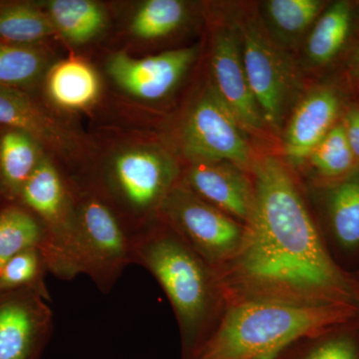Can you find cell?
Listing matches in <instances>:
<instances>
[{
    "instance_id": "obj_8",
    "label": "cell",
    "mask_w": 359,
    "mask_h": 359,
    "mask_svg": "<svg viewBox=\"0 0 359 359\" xmlns=\"http://www.w3.org/2000/svg\"><path fill=\"white\" fill-rule=\"evenodd\" d=\"M159 219L217 271L238 256L247 238V224L201 199L181 180L163 203Z\"/></svg>"
},
{
    "instance_id": "obj_3",
    "label": "cell",
    "mask_w": 359,
    "mask_h": 359,
    "mask_svg": "<svg viewBox=\"0 0 359 359\" xmlns=\"http://www.w3.org/2000/svg\"><path fill=\"white\" fill-rule=\"evenodd\" d=\"M99 150L93 145L80 175L133 235L159 219L163 203L182 176L178 159L164 146L125 135Z\"/></svg>"
},
{
    "instance_id": "obj_9",
    "label": "cell",
    "mask_w": 359,
    "mask_h": 359,
    "mask_svg": "<svg viewBox=\"0 0 359 359\" xmlns=\"http://www.w3.org/2000/svg\"><path fill=\"white\" fill-rule=\"evenodd\" d=\"M179 146L188 163L226 161L250 171L254 161L245 130L212 84L187 113Z\"/></svg>"
},
{
    "instance_id": "obj_20",
    "label": "cell",
    "mask_w": 359,
    "mask_h": 359,
    "mask_svg": "<svg viewBox=\"0 0 359 359\" xmlns=\"http://www.w3.org/2000/svg\"><path fill=\"white\" fill-rule=\"evenodd\" d=\"M48 155L32 135L8 128L0 136V194L18 200L26 182Z\"/></svg>"
},
{
    "instance_id": "obj_26",
    "label": "cell",
    "mask_w": 359,
    "mask_h": 359,
    "mask_svg": "<svg viewBox=\"0 0 359 359\" xmlns=\"http://www.w3.org/2000/svg\"><path fill=\"white\" fill-rule=\"evenodd\" d=\"M41 45L0 44V86L18 88L45 76L54 61Z\"/></svg>"
},
{
    "instance_id": "obj_18",
    "label": "cell",
    "mask_w": 359,
    "mask_h": 359,
    "mask_svg": "<svg viewBox=\"0 0 359 359\" xmlns=\"http://www.w3.org/2000/svg\"><path fill=\"white\" fill-rule=\"evenodd\" d=\"M353 23L351 2L339 0L327 4L306 35V63L321 68L334 62L351 39Z\"/></svg>"
},
{
    "instance_id": "obj_10",
    "label": "cell",
    "mask_w": 359,
    "mask_h": 359,
    "mask_svg": "<svg viewBox=\"0 0 359 359\" xmlns=\"http://www.w3.org/2000/svg\"><path fill=\"white\" fill-rule=\"evenodd\" d=\"M0 124L32 135L71 176L88 165L92 142L20 89L0 86Z\"/></svg>"
},
{
    "instance_id": "obj_12",
    "label": "cell",
    "mask_w": 359,
    "mask_h": 359,
    "mask_svg": "<svg viewBox=\"0 0 359 359\" xmlns=\"http://www.w3.org/2000/svg\"><path fill=\"white\" fill-rule=\"evenodd\" d=\"M212 86L245 132L256 133L266 123L252 95L243 62L240 34L235 21L217 25L210 54Z\"/></svg>"
},
{
    "instance_id": "obj_22",
    "label": "cell",
    "mask_w": 359,
    "mask_h": 359,
    "mask_svg": "<svg viewBox=\"0 0 359 359\" xmlns=\"http://www.w3.org/2000/svg\"><path fill=\"white\" fill-rule=\"evenodd\" d=\"M189 15L190 6L183 0H146L132 13L128 32L139 41L166 39L183 27Z\"/></svg>"
},
{
    "instance_id": "obj_1",
    "label": "cell",
    "mask_w": 359,
    "mask_h": 359,
    "mask_svg": "<svg viewBox=\"0 0 359 359\" xmlns=\"http://www.w3.org/2000/svg\"><path fill=\"white\" fill-rule=\"evenodd\" d=\"M255 202L244 247L219 269L226 302L266 299L359 311V283L337 264L287 165L252 161Z\"/></svg>"
},
{
    "instance_id": "obj_23",
    "label": "cell",
    "mask_w": 359,
    "mask_h": 359,
    "mask_svg": "<svg viewBox=\"0 0 359 359\" xmlns=\"http://www.w3.org/2000/svg\"><path fill=\"white\" fill-rule=\"evenodd\" d=\"M275 359H359V318L299 340Z\"/></svg>"
},
{
    "instance_id": "obj_24",
    "label": "cell",
    "mask_w": 359,
    "mask_h": 359,
    "mask_svg": "<svg viewBox=\"0 0 359 359\" xmlns=\"http://www.w3.org/2000/svg\"><path fill=\"white\" fill-rule=\"evenodd\" d=\"M43 226L22 204L0 210V268L16 255L30 249L42 250Z\"/></svg>"
},
{
    "instance_id": "obj_29",
    "label": "cell",
    "mask_w": 359,
    "mask_h": 359,
    "mask_svg": "<svg viewBox=\"0 0 359 359\" xmlns=\"http://www.w3.org/2000/svg\"><path fill=\"white\" fill-rule=\"evenodd\" d=\"M347 142L359 166V103H348L341 117Z\"/></svg>"
},
{
    "instance_id": "obj_6",
    "label": "cell",
    "mask_w": 359,
    "mask_h": 359,
    "mask_svg": "<svg viewBox=\"0 0 359 359\" xmlns=\"http://www.w3.org/2000/svg\"><path fill=\"white\" fill-rule=\"evenodd\" d=\"M233 21L248 82L266 126L282 132L299 99L301 81L294 61L269 37L259 14L237 16Z\"/></svg>"
},
{
    "instance_id": "obj_2",
    "label": "cell",
    "mask_w": 359,
    "mask_h": 359,
    "mask_svg": "<svg viewBox=\"0 0 359 359\" xmlns=\"http://www.w3.org/2000/svg\"><path fill=\"white\" fill-rule=\"evenodd\" d=\"M133 245L134 264L154 276L173 308L182 359H192L226 306L218 273L160 219L136 233Z\"/></svg>"
},
{
    "instance_id": "obj_4",
    "label": "cell",
    "mask_w": 359,
    "mask_h": 359,
    "mask_svg": "<svg viewBox=\"0 0 359 359\" xmlns=\"http://www.w3.org/2000/svg\"><path fill=\"white\" fill-rule=\"evenodd\" d=\"M359 318L344 306H302L249 299L226 302L221 318L192 359H275L285 348Z\"/></svg>"
},
{
    "instance_id": "obj_28",
    "label": "cell",
    "mask_w": 359,
    "mask_h": 359,
    "mask_svg": "<svg viewBox=\"0 0 359 359\" xmlns=\"http://www.w3.org/2000/svg\"><path fill=\"white\" fill-rule=\"evenodd\" d=\"M48 271L41 250H25L0 268V292L32 289L49 301L50 297L44 283L45 273Z\"/></svg>"
},
{
    "instance_id": "obj_21",
    "label": "cell",
    "mask_w": 359,
    "mask_h": 359,
    "mask_svg": "<svg viewBox=\"0 0 359 359\" xmlns=\"http://www.w3.org/2000/svg\"><path fill=\"white\" fill-rule=\"evenodd\" d=\"M327 6L323 0H268L259 16L269 37L287 50L309 34Z\"/></svg>"
},
{
    "instance_id": "obj_5",
    "label": "cell",
    "mask_w": 359,
    "mask_h": 359,
    "mask_svg": "<svg viewBox=\"0 0 359 359\" xmlns=\"http://www.w3.org/2000/svg\"><path fill=\"white\" fill-rule=\"evenodd\" d=\"M18 200L43 226L41 252L49 271L65 280L83 273L76 203L69 175L46 155L26 182Z\"/></svg>"
},
{
    "instance_id": "obj_11",
    "label": "cell",
    "mask_w": 359,
    "mask_h": 359,
    "mask_svg": "<svg viewBox=\"0 0 359 359\" xmlns=\"http://www.w3.org/2000/svg\"><path fill=\"white\" fill-rule=\"evenodd\" d=\"M199 53L198 45L142 58L119 50L108 56L105 71L126 95L142 102H157L169 96L183 81Z\"/></svg>"
},
{
    "instance_id": "obj_15",
    "label": "cell",
    "mask_w": 359,
    "mask_h": 359,
    "mask_svg": "<svg viewBox=\"0 0 359 359\" xmlns=\"http://www.w3.org/2000/svg\"><path fill=\"white\" fill-rule=\"evenodd\" d=\"M181 182L229 216L247 224L255 202L252 176L245 169L226 161L188 163Z\"/></svg>"
},
{
    "instance_id": "obj_7",
    "label": "cell",
    "mask_w": 359,
    "mask_h": 359,
    "mask_svg": "<svg viewBox=\"0 0 359 359\" xmlns=\"http://www.w3.org/2000/svg\"><path fill=\"white\" fill-rule=\"evenodd\" d=\"M70 179L76 203L83 275L88 276L101 292L108 294L124 269L134 264V235L83 179Z\"/></svg>"
},
{
    "instance_id": "obj_19",
    "label": "cell",
    "mask_w": 359,
    "mask_h": 359,
    "mask_svg": "<svg viewBox=\"0 0 359 359\" xmlns=\"http://www.w3.org/2000/svg\"><path fill=\"white\" fill-rule=\"evenodd\" d=\"M57 36L72 46H83L98 39L109 23V13L94 0H49L41 4Z\"/></svg>"
},
{
    "instance_id": "obj_25",
    "label": "cell",
    "mask_w": 359,
    "mask_h": 359,
    "mask_svg": "<svg viewBox=\"0 0 359 359\" xmlns=\"http://www.w3.org/2000/svg\"><path fill=\"white\" fill-rule=\"evenodd\" d=\"M57 37L41 6L14 4L0 7V39L6 43L39 45Z\"/></svg>"
},
{
    "instance_id": "obj_17",
    "label": "cell",
    "mask_w": 359,
    "mask_h": 359,
    "mask_svg": "<svg viewBox=\"0 0 359 359\" xmlns=\"http://www.w3.org/2000/svg\"><path fill=\"white\" fill-rule=\"evenodd\" d=\"M44 88L53 107L65 112H81L98 102L102 82L88 61L70 56L52 63L44 76Z\"/></svg>"
},
{
    "instance_id": "obj_30",
    "label": "cell",
    "mask_w": 359,
    "mask_h": 359,
    "mask_svg": "<svg viewBox=\"0 0 359 359\" xmlns=\"http://www.w3.org/2000/svg\"><path fill=\"white\" fill-rule=\"evenodd\" d=\"M347 74L353 88L359 92V45L349 57Z\"/></svg>"
},
{
    "instance_id": "obj_16",
    "label": "cell",
    "mask_w": 359,
    "mask_h": 359,
    "mask_svg": "<svg viewBox=\"0 0 359 359\" xmlns=\"http://www.w3.org/2000/svg\"><path fill=\"white\" fill-rule=\"evenodd\" d=\"M313 189L332 245L346 256L359 254V167Z\"/></svg>"
},
{
    "instance_id": "obj_31",
    "label": "cell",
    "mask_w": 359,
    "mask_h": 359,
    "mask_svg": "<svg viewBox=\"0 0 359 359\" xmlns=\"http://www.w3.org/2000/svg\"><path fill=\"white\" fill-rule=\"evenodd\" d=\"M355 276L356 280H358V282L359 283V276Z\"/></svg>"
},
{
    "instance_id": "obj_13",
    "label": "cell",
    "mask_w": 359,
    "mask_h": 359,
    "mask_svg": "<svg viewBox=\"0 0 359 359\" xmlns=\"http://www.w3.org/2000/svg\"><path fill=\"white\" fill-rule=\"evenodd\" d=\"M46 301L32 289L0 292V359H40L53 330Z\"/></svg>"
},
{
    "instance_id": "obj_14",
    "label": "cell",
    "mask_w": 359,
    "mask_h": 359,
    "mask_svg": "<svg viewBox=\"0 0 359 359\" xmlns=\"http://www.w3.org/2000/svg\"><path fill=\"white\" fill-rule=\"evenodd\" d=\"M346 93L339 85H316L299 97L283 128V153L292 166L306 164L311 150L341 119Z\"/></svg>"
},
{
    "instance_id": "obj_27",
    "label": "cell",
    "mask_w": 359,
    "mask_h": 359,
    "mask_svg": "<svg viewBox=\"0 0 359 359\" xmlns=\"http://www.w3.org/2000/svg\"><path fill=\"white\" fill-rule=\"evenodd\" d=\"M304 165L313 172V184L344 178L359 167L347 142L341 119L311 150Z\"/></svg>"
}]
</instances>
